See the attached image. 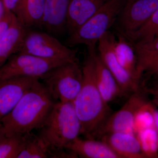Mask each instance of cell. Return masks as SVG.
<instances>
[{
	"label": "cell",
	"mask_w": 158,
	"mask_h": 158,
	"mask_svg": "<svg viewBox=\"0 0 158 158\" xmlns=\"http://www.w3.org/2000/svg\"><path fill=\"white\" fill-rule=\"evenodd\" d=\"M156 80L150 86L141 87L142 90L147 95L152 97V102L155 106H158V77H154Z\"/></svg>",
	"instance_id": "484cf974"
},
{
	"label": "cell",
	"mask_w": 158,
	"mask_h": 158,
	"mask_svg": "<svg viewBox=\"0 0 158 158\" xmlns=\"http://www.w3.org/2000/svg\"><path fill=\"white\" fill-rule=\"evenodd\" d=\"M146 95L141 88L132 94L122 107L110 115L98 130L95 139L99 140L103 136L111 133L123 132L135 135L134 131L135 117L139 109L148 101Z\"/></svg>",
	"instance_id": "ba28073f"
},
{
	"label": "cell",
	"mask_w": 158,
	"mask_h": 158,
	"mask_svg": "<svg viewBox=\"0 0 158 158\" xmlns=\"http://www.w3.org/2000/svg\"><path fill=\"white\" fill-rule=\"evenodd\" d=\"M27 29L15 16L0 40V68L18 52Z\"/></svg>",
	"instance_id": "ac0fdd59"
},
{
	"label": "cell",
	"mask_w": 158,
	"mask_h": 158,
	"mask_svg": "<svg viewBox=\"0 0 158 158\" xmlns=\"http://www.w3.org/2000/svg\"><path fill=\"white\" fill-rule=\"evenodd\" d=\"M15 17V15L13 13L6 11L2 19L0 21V40Z\"/></svg>",
	"instance_id": "4316f807"
},
{
	"label": "cell",
	"mask_w": 158,
	"mask_h": 158,
	"mask_svg": "<svg viewBox=\"0 0 158 158\" xmlns=\"http://www.w3.org/2000/svg\"><path fill=\"white\" fill-rule=\"evenodd\" d=\"M6 136V134H5L4 129H3L2 125L1 120H0V141Z\"/></svg>",
	"instance_id": "1f68e13d"
},
{
	"label": "cell",
	"mask_w": 158,
	"mask_h": 158,
	"mask_svg": "<svg viewBox=\"0 0 158 158\" xmlns=\"http://www.w3.org/2000/svg\"><path fill=\"white\" fill-rule=\"evenodd\" d=\"M38 135L50 148H65L78 137L81 126L73 102H56Z\"/></svg>",
	"instance_id": "3957f363"
},
{
	"label": "cell",
	"mask_w": 158,
	"mask_h": 158,
	"mask_svg": "<svg viewBox=\"0 0 158 158\" xmlns=\"http://www.w3.org/2000/svg\"><path fill=\"white\" fill-rule=\"evenodd\" d=\"M97 85L102 97L109 103L124 97L120 86L96 51L94 54Z\"/></svg>",
	"instance_id": "e0dca14e"
},
{
	"label": "cell",
	"mask_w": 158,
	"mask_h": 158,
	"mask_svg": "<svg viewBox=\"0 0 158 158\" xmlns=\"http://www.w3.org/2000/svg\"><path fill=\"white\" fill-rule=\"evenodd\" d=\"M24 136V144L18 158H49V147L41 136L33 132Z\"/></svg>",
	"instance_id": "ffe728a7"
},
{
	"label": "cell",
	"mask_w": 158,
	"mask_h": 158,
	"mask_svg": "<svg viewBox=\"0 0 158 158\" xmlns=\"http://www.w3.org/2000/svg\"><path fill=\"white\" fill-rule=\"evenodd\" d=\"M18 52L49 60L78 61L77 51L63 44L56 37L46 32L27 30Z\"/></svg>",
	"instance_id": "8992f818"
},
{
	"label": "cell",
	"mask_w": 158,
	"mask_h": 158,
	"mask_svg": "<svg viewBox=\"0 0 158 158\" xmlns=\"http://www.w3.org/2000/svg\"><path fill=\"white\" fill-rule=\"evenodd\" d=\"M146 158H158V135L154 128L141 131L136 135Z\"/></svg>",
	"instance_id": "603a6c76"
},
{
	"label": "cell",
	"mask_w": 158,
	"mask_h": 158,
	"mask_svg": "<svg viewBox=\"0 0 158 158\" xmlns=\"http://www.w3.org/2000/svg\"><path fill=\"white\" fill-rule=\"evenodd\" d=\"M133 44L138 57L139 71L143 75L147 64L158 57V34L147 41Z\"/></svg>",
	"instance_id": "44dd1931"
},
{
	"label": "cell",
	"mask_w": 158,
	"mask_h": 158,
	"mask_svg": "<svg viewBox=\"0 0 158 158\" xmlns=\"http://www.w3.org/2000/svg\"><path fill=\"white\" fill-rule=\"evenodd\" d=\"M158 9V0H128L118 17L119 28L124 35L136 31Z\"/></svg>",
	"instance_id": "30bf717a"
},
{
	"label": "cell",
	"mask_w": 158,
	"mask_h": 158,
	"mask_svg": "<svg viewBox=\"0 0 158 158\" xmlns=\"http://www.w3.org/2000/svg\"><path fill=\"white\" fill-rule=\"evenodd\" d=\"M114 52L119 64L141 85L142 75L138 68V57L133 43L123 34H119L114 43Z\"/></svg>",
	"instance_id": "2e32d148"
},
{
	"label": "cell",
	"mask_w": 158,
	"mask_h": 158,
	"mask_svg": "<svg viewBox=\"0 0 158 158\" xmlns=\"http://www.w3.org/2000/svg\"><path fill=\"white\" fill-rule=\"evenodd\" d=\"M42 59L29 54H13L0 68V81L16 77H34L40 79L56 66L66 63Z\"/></svg>",
	"instance_id": "52a82bcc"
},
{
	"label": "cell",
	"mask_w": 158,
	"mask_h": 158,
	"mask_svg": "<svg viewBox=\"0 0 158 158\" xmlns=\"http://www.w3.org/2000/svg\"><path fill=\"white\" fill-rule=\"evenodd\" d=\"M144 71H148L154 76L158 77V57L153 59L147 64Z\"/></svg>",
	"instance_id": "f1b7e54d"
},
{
	"label": "cell",
	"mask_w": 158,
	"mask_h": 158,
	"mask_svg": "<svg viewBox=\"0 0 158 158\" xmlns=\"http://www.w3.org/2000/svg\"><path fill=\"white\" fill-rule=\"evenodd\" d=\"M45 0H21L14 15L28 29L42 27Z\"/></svg>",
	"instance_id": "d6986e66"
},
{
	"label": "cell",
	"mask_w": 158,
	"mask_h": 158,
	"mask_svg": "<svg viewBox=\"0 0 158 158\" xmlns=\"http://www.w3.org/2000/svg\"><path fill=\"white\" fill-rule=\"evenodd\" d=\"M99 140L106 143L120 158H146L135 135L111 133L103 136Z\"/></svg>",
	"instance_id": "4fadbf2b"
},
{
	"label": "cell",
	"mask_w": 158,
	"mask_h": 158,
	"mask_svg": "<svg viewBox=\"0 0 158 158\" xmlns=\"http://www.w3.org/2000/svg\"><path fill=\"white\" fill-rule=\"evenodd\" d=\"M40 79L56 102H73L81 88L83 71L78 61L66 62L51 69Z\"/></svg>",
	"instance_id": "5b68a950"
},
{
	"label": "cell",
	"mask_w": 158,
	"mask_h": 158,
	"mask_svg": "<svg viewBox=\"0 0 158 158\" xmlns=\"http://www.w3.org/2000/svg\"><path fill=\"white\" fill-rule=\"evenodd\" d=\"M116 39L113 33L108 31L98 43V53L117 81L124 96L129 97L141 88V85L121 66L116 59L114 52Z\"/></svg>",
	"instance_id": "9c48e42d"
},
{
	"label": "cell",
	"mask_w": 158,
	"mask_h": 158,
	"mask_svg": "<svg viewBox=\"0 0 158 158\" xmlns=\"http://www.w3.org/2000/svg\"><path fill=\"white\" fill-rule=\"evenodd\" d=\"M65 148L75 153L78 157L120 158L106 143L98 139H82L77 137Z\"/></svg>",
	"instance_id": "9a60e30c"
},
{
	"label": "cell",
	"mask_w": 158,
	"mask_h": 158,
	"mask_svg": "<svg viewBox=\"0 0 158 158\" xmlns=\"http://www.w3.org/2000/svg\"><path fill=\"white\" fill-rule=\"evenodd\" d=\"M72 0H45L42 27L58 36L66 31L67 14Z\"/></svg>",
	"instance_id": "7c38bea8"
},
{
	"label": "cell",
	"mask_w": 158,
	"mask_h": 158,
	"mask_svg": "<svg viewBox=\"0 0 158 158\" xmlns=\"http://www.w3.org/2000/svg\"><path fill=\"white\" fill-rule=\"evenodd\" d=\"M83 66L81 88L73 102L81 126V134L86 138L95 139L98 130L112 114L97 85L94 54L88 51Z\"/></svg>",
	"instance_id": "6da1fadb"
},
{
	"label": "cell",
	"mask_w": 158,
	"mask_h": 158,
	"mask_svg": "<svg viewBox=\"0 0 158 158\" xmlns=\"http://www.w3.org/2000/svg\"><path fill=\"white\" fill-rule=\"evenodd\" d=\"M154 106L151 102L148 101L138 110L134 122V131L136 135L141 131L154 127L153 110Z\"/></svg>",
	"instance_id": "d4e9b609"
},
{
	"label": "cell",
	"mask_w": 158,
	"mask_h": 158,
	"mask_svg": "<svg viewBox=\"0 0 158 158\" xmlns=\"http://www.w3.org/2000/svg\"><path fill=\"white\" fill-rule=\"evenodd\" d=\"M153 116L154 128L156 130L158 135V110L154 106L153 110Z\"/></svg>",
	"instance_id": "f546056e"
},
{
	"label": "cell",
	"mask_w": 158,
	"mask_h": 158,
	"mask_svg": "<svg viewBox=\"0 0 158 158\" xmlns=\"http://www.w3.org/2000/svg\"><path fill=\"white\" fill-rule=\"evenodd\" d=\"M24 142V135L4 137L0 141V158H18Z\"/></svg>",
	"instance_id": "cb8c5ba5"
},
{
	"label": "cell",
	"mask_w": 158,
	"mask_h": 158,
	"mask_svg": "<svg viewBox=\"0 0 158 158\" xmlns=\"http://www.w3.org/2000/svg\"><path fill=\"white\" fill-rule=\"evenodd\" d=\"M158 34V9L136 31L124 35L133 43L144 42Z\"/></svg>",
	"instance_id": "7402d4cb"
},
{
	"label": "cell",
	"mask_w": 158,
	"mask_h": 158,
	"mask_svg": "<svg viewBox=\"0 0 158 158\" xmlns=\"http://www.w3.org/2000/svg\"><path fill=\"white\" fill-rule=\"evenodd\" d=\"M56 102L37 80L11 112L0 119L6 136L23 135L39 129Z\"/></svg>",
	"instance_id": "7a4b0ae2"
},
{
	"label": "cell",
	"mask_w": 158,
	"mask_h": 158,
	"mask_svg": "<svg viewBox=\"0 0 158 158\" xmlns=\"http://www.w3.org/2000/svg\"><path fill=\"white\" fill-rule=\"evenodd\" d=\"M6 11L4 7L2 0H0V21L2 19L3 17L6 14Z\"/></svg>",
	"instance_id": "4dcf8cb0"
},
{
	"label": "cell",
	"mask_w": 158,
	"mask_h": 158,
	"mask_svg": "<svg viewBox=\"0 0 158 158\" xmlns=\"http://www.w3.org/2000/svg\"><path fill=\"white\" fill-rule=\"evenodd\" d=\"M21 0H2L6 11L14 14Z\"/></svg>",
	"instance_id": "83f0119b"
},
{
	"label": "cell",
	"mask_w": 158,
	"mask_h": 158,
	"mask_svg": "<svg viewBox=\"0 0 158 158\" xmlns=\"http://www.w3.org/2000/svg\"><path fill=\"white\" fill-rule=\"evenodd\" d=\"M39 78L22 77L0 81V119L8 115Z\"/></svg>",
	"instance_id": "8fae6325"
},
{
	"label": "cell",
	"mask_w": 158,
	"mask_h": 158,
	"mask_svg": "<svg viewBox=\"0 0 158 158\" xmlns=\"http://www.w3.org/2000/svg\"><path fill=\"white\" fill-rule=\"evenodd\" d=\"M106 0H72L67 14L66 32L73 33L104 4Z\"/></svg>",
	"instance_id": "5bb4252c"
},
{
	"label": "cell",
	"mask_w": 158,
	"mask_h": 158,
	"mask_svg": "<svg viewBox=\"0 0 158 158\" xmlns=\"http://www.w3.org/2000/svg\"><path fill=\"white\" fill-rule=\"evenodd\" d=\"M128 0H106L98 11L69 35L65 44L69 47L79 45L88 51L95 50L99 40L118 19Z\"/></svg>",
	"instance_id": "277c9868"
}]
</instances>
